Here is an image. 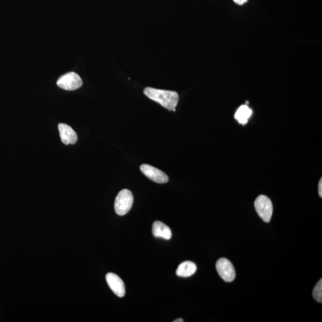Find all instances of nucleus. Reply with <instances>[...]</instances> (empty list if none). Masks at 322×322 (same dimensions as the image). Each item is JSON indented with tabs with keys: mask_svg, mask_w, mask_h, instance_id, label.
<instances>
[{
	"mask_svg": "<svg viewBox=\"0 0 322 322\" xmlns=\"http://www.w3.org/2000/svg\"><path fill=\"white\" fill-rule=\"evenodd\" d=\"M318 195H319L320 197H322V179H321L318 183Z\"/></svg>",
	"mask_w": 322,
	"mask_h": 322,
	"instance_id": "nucleus-14",
	"label": "nucleus"
},
{
	"mask_svg": "<svg viewBox=\"0 0 322 322\" xmlns=\"http://www.w3.org/2000/svg\"><path fill=\"white\" fill-rule=\"evenodd\" d=\"M134 201L133 195L128 189L119 192L115 201V211L119 215H124L130 211Z\"/></svg>",
	"mask_w": 322,
	"mask_h": 322,
	"instance_id": "nucleus-2",
	"label": "nucleus"
},
{
	"mask_svg": "<svg viewBox=\"0 0 322 322\" xmlns=\"http://www.w3.org/2000/svg\"><path fill=\"white\" fill-rule=\"evenodd\" d=\"M57 85L64 90H75L82 86L83 80L78 74L69 72L60 77L57 80Z\"/></svg>",
	"mask_w": 322,
	"mask_h": 322,
	"instance_id": "nucleus-4",
	"label": "nucleus"
},
{
	"mask_svg": "<svg viewBox=\"0 0 322 322\" xmlns=\"http://www.w3.org/2000/svg\"><path fill=\"white\" fill-rule=\"evenodd\" d=\"M253 114V111L247 105L241 106L234 115V118L239 122V123L245 125L247 124L251 116Z\"/></svg>",
	"mask_w": 322,
	"mask_h": 322,
	"instance_id": "nucleus-11",
	"label": "nucleus"
},
{
	"mask_svg": "<svg viewBox=\"0 0 322 322\" xmlns=\"http://www.w3.org/2000/svg\"><path fill=\"white\" fill-rule=\"evenodd\" d=\"M60 136L62 143L66 145L75 144L78 136L73 129L68 125L60 123L58 125Z\"/></svg>",
	"mask_w": 322,
	"mask_h": 322,
	"instance_id": "nucleus-8",
	"label": "nucleus"
},
{
	"mask_svg": "<svg viewBox=\"0 0 322 322\" xmlns=\"http://www.w3.org/2000/svg\"><path fill=\"white\" fill-rule=\"evenodd\" d=\"M141 172L147 178L157 183H166L169 182V177L162 171L148 164H143L140 166Z\"/></svg>",
	"mask_w": 322,
	"mask_h": 322,
	"instance_id": "nucleus-6",
	"label": "nucleus"
},
{
	"mask_svg": "<svg viewBox=\"0 0 322 322\" xmlns=\"http://www.w3.org/2000/svg\"><path fill=\"white\" fill-rule=\"evenodd\" d=\"M144 94L148 98L158 103L164 108L170 111H176L179 96L176 92L147 88L144 90Z\"/></svg>",
	"mask_w": 322,
	"mask_h": 322,
	"instance_id": "nucleus-1",
	"label": "nucleus"
},
{
	"mask_svg": "<svg viewBox=\"0 0 322 322\" xmlns=\"http://www.w3.org/2000/svg\"><path fill=\"white\" fill-rule=\"evenodd\" d=\"M234 3H236V4L242 6L244 5L245 3H246L249 1V0H233Z\"/></svg>",
	"mask_w": 322,
	"mask_h": 322,
	"instance_id": "nucleus-13",
	"label": "nucleus"
},
{
	"mask_svg": "<svg viewBox=\"0 0 322 322\" xmlns=\"http://www.w3.org/2000/svg\"><path fill=\"white\" fill-rule=\"evenodd\" d=\"M152 233L156 237L163 238L169 240L172 237V232L170 228L159 221H154L152 225Z\"/></svg>",
	"mask_w": 322,
	"mask_h": 322,
	"instance_id": "nucleus-9",
	"label": "nucleus"
},
{
	"mask_svg": "<svg viewBox=\"0 0 322 322\" xmlns=\"http://www.w3.org/2000/svg\"><path fill=\"white\" fill-rule=\"evenodd\" d=\"M313 295L314 298L318 302H322V279L318 282L313 289Z\"/></svg>",
	"mask_w": 322,
	"mask_h": 322,
	"instance_id": "nucleus-12",
	"label": "nucleus"
},
{
	"mask_svg": "<svg viewBox=\"0 0 322 322\" xmlns=\"http://www.w3.org/2000/svg\"><path fill=\"white\" fill-rule=\"evenodd\" d=\"M174 322H183L184 320L182 319V318H178V319L175 320L173 321Z\"/></svg>",
	"mask_w": 322,
	"mask_h": 322,
	"instance_id": "nucleus-15",
	"label": "nucleus"
},
{
	"mask_svg": "<svg viewBox=\"0 0 322 322\" xmlns=\"http://www.w3.org/2000/svg\"><path fill=\"white\" fill-rule=\"evenodd\" d=\"M196 270H197V267L194 263L187 261L180 264L176 270V274L178 276L188 278L194 275Z\"/></svg>",
	"mask_w": 322,
	"mask_h": 322,
	"instance_id": "nucleus-10",
	"label": "nucleus"
},
{
	"mask_svg": "<svg viewBox=\"0 0 322 322\" xmlns=\"http://www.w3.org/2000/svg\"><path fill=\"white\" fill-rule=\"evenodd\" d=\"M258 214L264 221L269 223L273 214V204L271 200L265 195H260L254 203Z\"/></svg>",
	"mask_w": 322,
	"mask_h": 322,
	"instance_id": "nucleus-3",
	"label": "nucleus"
},
{
	"mask_svg": "<svg viewBox=\"0 0 322 322\" xmlns=\"http://www.w3.org/2000/svg\"><path fill=\"white\" fill-rule=\"evenodd\" d=\"M216 269L218 275L225 282H231L234 281L236 273L234 266L229 260L221 258L216 263Z\"/></svg>",
	"mask_w": 322,
	"mask_h": 322,
	"instance_id": "nucleus-5",
	"label": "nucleus"
},
{
	"mask_svg": "<svg viewBox=\"0 0 322 322\" xmlns=\"http://www.w3.org/2000/svg\"><path fill=\"white\" fill-rule=\"evenodd\" d=\"M109 288L119 297H123L125 294V285L122 280L115 273H109L106 276Z\"/></svg>",
	"mask_w": 322,
	"mask_h": 322,
	"instance_id": "nucleus-7",
	"label": "nucleus"
}]
</instances>
